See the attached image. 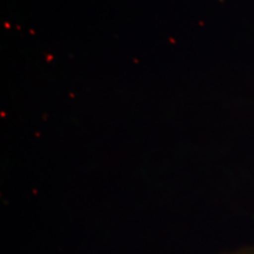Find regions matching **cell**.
<instances>
[{
	"instance_id": "1",
	"label": "cell",
	"mask_w": 254,
	"mask_h": 254,
	"mask_svg": "<svg viewBox=\"0 0 254 254\" xmlns=\"http://www.w3.org/2000/svg\"><path fill=\"white\" fill-rule=\"evenodd\" d=\"M220 254H254V245L244 246V247H240V249L228 251V252H224Z\"/></svg>"
}]
</instances>
